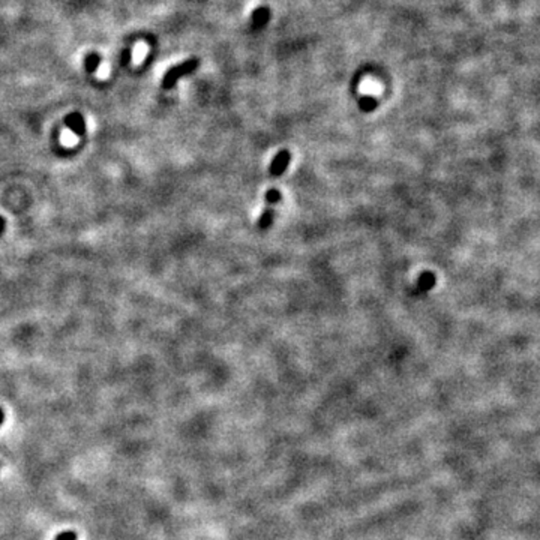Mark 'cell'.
Here are the masks:
<instances>
[{"instance_id":"obj_9","label":"cell","mask_w":540,"mask_h":540,"mask_svg":"<svg viewBox=\"0 0 540 540\" xmlns=\"http://www.w3.org/2000/svg\"><path fill=\"white\" fill-rule=\"evenodd\" d=\"M266 203L267 204H276V203H279L281 201V198H282V195H281V191L279 189H275V188H272V189H269L267 192H266Z\"/></svg>"},{"instance_id":"obj_14","label":"cell","mask_w":540,"mask_h":540,"mask_svg":"<svg viewBox=\"0 0 540 540\" xmlns=\"http://www.w3.org/2000/svg\"><path fill=\"white\" fill-rule=\"evenodd\" d=\"M3 422H5V411H3L2 407H0V426L3 425Z\"/></svg>"},{"instance_id":"obj_12","label":"cell","mask_w":540,"mask_h":540,"mask_svg":"<svg viewBox=\"0 0 540 540\" xmlns=\"http://www.w3.org/2000/svg\"><path fill=\"white\" fill-rule=\"evenodd\" d=\"M101 66V69H99V75L101 77H105L108 72H110V66H107V65H99Z\"/></svg>"},{"instance_id":"obj_2","label":"cell","mask_w":540,"mask_h":540,"mask_svg":"<svg viewBox=\"0 0 540 540\" xmlns=\"http://www.w3.org/2000/svg\"><path fill=\"white\" fill-rule=\"evenodd\" d=\"M291 161V153L288 150H281L276 153V156L273 158L272 164H270V174H272L273 177H279L285 173L288 164Z\"/></svg>"},{"instance_id":"obj_3","label":"cell","mask_w":540,"mask_h":540,"mask_svg":"<svg viewBox=\"0 0 540 540\" xmlns=\"http://www.w3.org/2000/svg\"><path fill=\"white\" fill-rule=\"evenodd\" d=\"M65 123H66V126L77 135V137H83L84 134H86V122H84V119H83V116L81 114H78V113H72V114H69V116H66V119H65Z\"/></svg>"},{"instance_id":"obj_7","label":"cell","mask_w":540,"mask_h":540,"mask_svg":"<svg viewBox=\"0 0 540 540\" xmlns=\"http://www.w3.org/2000/svg\"><path fill=\"white\" fill-rule=\"evenodd\" d=\"M267 18H269V9H267V8H260V9H257V11H255V14L252 15V21H254V24H257V26H263V24H266Z\"/></svg>"},{"instance_id":"obj_13","label":"cell","mask_w":540,"mask_h":540,"mask_svg":"<svg viewBox=\"0 0 540 540\" xmlns=\"http://www.w3.org/2000/svg\"><path fill=\"white\" fill-rule=\"evenodd\" d=\"M5 228H6V221L3 216H0V236L5 233Z\"/></svg>"},{"instance_id":"obj_6","label":"cell","mask_w":540,"mask_h":540,"mask_svg":"<svg viewBox=\"0 0 540 540\" xmlns=\"http://www.w3.org/2000/svg\"><path fill=\"white\" fill-rule=\"evenodd\" d=\"M99 65H101V57L98 54H89L86 57V69L89 72H98Z\"/></svg>"},{"instance_id":"obj_5","label":"cell","mask_w":540,"mask_h":540,"mask_svg":"<svg viewBox=\"0 0 540 540\" xmlns=\"http://www.w3.org/2000/svg\"><path fill=\"white\" fill-rule=\"evenodd\" d=\"M272 222H273V210L272 209H266L261 213L260 219H258V227L261 230H266V228H269L270 225H272Z\"/></svg>"},{"instance_id":"obj_4","label":"cell","mask_w":540,"mask_h":540,"mask_svg":"<svg viewBox=\"0 0 540 540\" xmlns=\"http://www.w3.org/2000/svg\"><path fill=\"white\" fill-rule=\"evenodd\" d=\"M417 285H419V288H422V290H425V291L431 290L432 287L435 285V275H434V273H431V272H423V273L419 276Z\"/></svg>"},{"instance_id":"obj_8","label":"cell","mask_w":540,"mask_h":540,"mask_svg":"<svg viewBox=\"0 0 540 540\" xmlns=\"http://www.w3.org/2000/svg\"><path fill=\"white\" fill-rule=\"evenodd\" d=\"M359 105H360V108H362L363 111L369 113V111H374V110H375V107H377V99H374L372 96H365V98H362V99H360Z\"/></svg>"},{"instance_id":"obj_11","label":"cell","mask_w":540,"mask_h":540,"mask_svg":"<svg viewBox=\"0 0 540 540\" xmlns=\"http://www.w3.org/2000/svg\"><path fill=\"white\" fill-rule=\"evenodd\" d=\"M77 539H78V536L75 531H63V533H59L54 540H77Z\"/></svg>"},{"instance_id":"obj_10","label":"cell","mask_w":540,"mask_h":540,"mask_svg":"<svg viewBox=\"0 0 540 540\" xmlns=\"http://www.w3.org/2000/svg\"><path fill=\"white\" fill-rule=\"evenodd\" d=\"M146 54H147V45L146 44H138L135 47V50H134V54H132L134 62L135 63H140L146 57Z\"/></svg>"},{"instance_id":"obj_1","label":"cell","mask_w":540,"mask_h":540,"mask_svg":"<svg viewBox=\"0 0 540 540\" xmlns=\"http://www.w3.org/2000/svg\"><path fill=\"white\" fill-rule=\"evenodd\" d=\"M198 68V59H189L171 69H168V72L165 74L164 80H162V87L164 89H171L182 77L194 72Z\"/></svg>"}]
</instances>
